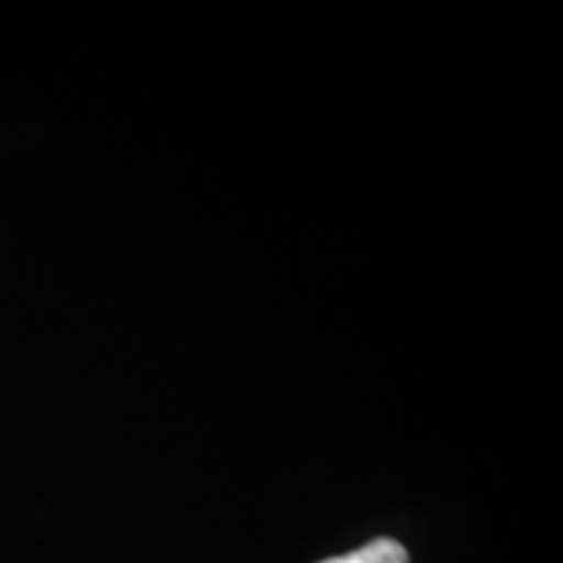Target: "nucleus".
Instances as JSON below:
<instances>
[{
    "instance_id": "nucleus-1",
    "label": "nucleus",
    "mask_w": 563,
    "mask_h": 563,
    "mask_svg": "<svg viewBox=\"0 0 563 563\" xmlns=\"http://www.w3.org/2000/svg\"><path fill=\"white\" fill-rule=\"evenodd\" d=\"M321 563H410L407 561V551L397 540L378 538L373 543L357 548V551L336 555V559H327Z\"/></svg>"
}]
</instances>
